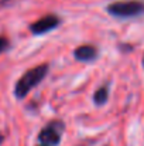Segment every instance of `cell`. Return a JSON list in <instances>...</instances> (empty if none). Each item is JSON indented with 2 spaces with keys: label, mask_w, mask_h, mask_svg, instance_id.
I'll return each instance as SVG.
<instances>
[{
  "label": "cell",
  "mask_w": 144,
  "mask_h": 146,
  "mask_svg": "<svg viewBox=\"0 0 144 146\" xmlns=\"http://www.w3.org/2000/svg\"><path fill=\"white\" fill-rule=\"evenodd\" d=\"M47 72H48L47 64H43V65H38V67H34V68L28 70L17 81V84L14 87V95H16V98L17 99H23V98L27 97V94L45 78Z\"/></svg>",
  "instance_id": "cell-1"
},
{
  "label": "cell",
  "mask_w": 144,
  "mask_h": 146,
  "mask_svg": "<svg viewBox=\"0 0 144 146\" xmlns=\"http://www.w3.org/2000/svg\"><path fill=\"white\" fill-rule=\"evenodd\" d=\"M107 13L114 17H136L144 13V3L139 0L114 1L106 7Z\"/></svg>",
  "instance_id": "cell-2"
},
{
  "label": "cell",
  "mask_w": 144,
  "mask_h": 146,
  "mask_svg": "<svg viewBox=\"0 0 144 146\" xmlns=\"http://www.w3.org/2000/svg\"><path fill=\"white\" fill-rule=\"evenodd\" d=\"M64 123L61 121H54L51 123H48L47 126L40 132L38 135V141L44 146H55L59 143L61 141V135L64 132Z\"/></svg>",
  "instance_id": "cell-3"
},
{
  "label": "cell",
  "mask_w": 144,
  "mask_h": 146,
  "mask_svg": "<svg viewBox=\"0 0 144 146\" xmlns=\"http://www.w3.org/2000/svg\"><path fill=\"white\" fill-rule=\"evenodd\" d=\"M59 17H57L55 14H47L44 16L43 19L37 20L36 23H33L30 26V31L36 36H40V34H45L48 31L57 29L59 26Z\"/></svg>",
  "instance_id": "cell-4"
},
{
  "label": "cell",
  "mask_w": 144,
  "mask_h": 146,
  "mask_svg": "<svg viewBox=\"0 0 144 146\" xmlns=\"http://www.w3.org/2000/svg\"><path fill=\"white\" fill-rule=\"evenodd\" d=\"M74 57L78 61H93L97 57V50L93 46H81L74 51Z\"/></svg>",
  "instance_id": "cell-5"
},
{
  "label": "cell",
  "mask_w": 144,
  "mask_h": 146,
  "mask_svg": "<svg viewBox=\"0 0 144 146\" xmlns=\"http://www.w3.org/2000/svg\"><path fill=\"white\" fill-rule=\"evenodd\" d=\"M107 98H109V91H107V87H102L99 88L93 95V101H95L96 105H103L107 102Z\"/></svg>",
  "instance_id": "cell-6"
},
{
  "label": "cell",
  "mask_w": 144,
  "mask_h": 146,
  "mask_svg": "<svg viewBox=\"0 0 144 146\" xmlns=\"http://www.w3.org/2000/svg\"><path fill=\"white\" fill-rule=\"evenodd\" d=\"M7 47H9V40L4 37H0V52H3Z\"/></svg>",
  "instance_id": "cell-7"
},
{
  "label": "cell",
  "mask_w": 144,
  "mask_h": 146,
  "mask_svg": "<svg viewBox=\"0 0 144 146\" xmlns=\"http://www.w3.org/2000/svg\"><path fill=\"white\" fill-rule=\"evenodd\" d=\"M143 67H144V57H143Z\"/></svg>",
  "instance_id": "cell-8"
},
{
  "label": "cell",
  "mask_w": 144,
  "mask_h": 146,
  "mask_svg": "<svg viewBox=\"0 0 144 146\" xmlns=\"http://www.w3.org/2000/svg\"><path fill=\"white\" fill-rule=\"evenodd\" d=\"M41 146H44V145H41Z\"/></svg>",
  "instance_id": "cell-9"
}]
</instances>
